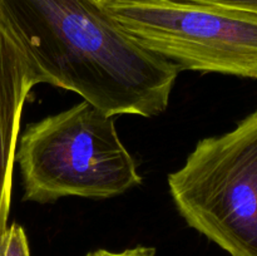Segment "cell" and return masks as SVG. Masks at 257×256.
Here are the masks:
<instances>
[{
    "instance_id": "7a4b0ae2",
    "label": "cell",
    "mask_w": 257,
    "mask_h": 256,
    "mask_svg": "<svg viewBox=\"0 0 257 256\" xmlns=\"http://www.w3.org/2000/svg\"><path fill=\"white\" fill-rule=\"evenodd\" d=\"M24 201L110 198L142 183L112 115L78 103L25 128L15 151Z\"/></svg>"
},
{
    "instance_id": "ba28073f",
    "label": "cell",
    "mask_w": 257,
    "mask_h": 256,
    "mask_svg": "<svg viewBox=\"0 0 257 256\" xmlns=\"http://www.w3.org/2000/svg\"><path fill=\"white\" fill-rule=\"evenodd\" d=\"M85 256H156V248L150 246H136L132 248H125L119 252H113L108 250H95L88 252Z\"/></svg>"
},
{
    "instance_id": "52a82bcc",
    "label": "cell",
    "mask_w": 257,
    "mask_h": 256,
    "mask_svg": "<svg viewBox=\"0 0 257 256\" xmlns=\"http://www.w3.org/2000/svg\"><path fill=\"white\" fill-rule=\"evenodd\" d=\"M181 2L201 3V4L216 5L227 9L240 10L257 15V0H181Z\"/></svg>"
},
{
    "instance_id": "5b68a950",
    "label": "cell",
    "mask_w": 257,
    "mask_h": 256,
    "mask_svg": "<svg viewBox=\"0 0 257 256\" xmlns=\"http://www.w3.org/2000/svg\"><path fill=\"white\" fill-rule=\"evenodd\" d=\"M40 83L42 75L18 35L9 0H0V235L8 227L23 107Z\"/></svg>"
},
{
    "instance_id": "277c9868",
    "label": "cell",
    "mask_w": 257,
    "mask_h": 256,
    "mask_svg": "<svg viewBox=\"0 0 257 256\" xmlns=\"http://www.w3.org/2000/svg\"><path fill=\"white\" fill-rule=\"evenodd\" d=\"M104 9L178 69L257 79V15L181 0H108Z\"/></svg>"
},
{
    "instance_id": "6da1fadb",
    "label": "cell",
    "mask_w": 257,
    "mask_h": 256,
    "mask_svg": "<svg viewBox=\"0 0 257 256\" xmlns=\"http://www.w3.org/2000/svg\"><path fill=\"white\" fill-rule=\"evenodd\" d=\"M43 83L108 115L165 112L180 69L131 35L97 0H9Z\"/></svg>"
},
{
    "instance_id": "3957f363",
    "label": "cell",
    "mask_w": 257,
    "mask_h": 256,
    "mask_svg": "<svg viewBox=\"0 0 257 256\" xmlns=\"http://www.w3.org/2000/svg\"><path fill=\"white\" fill-rule=\"evenodd\" d=\"M167 182L190 227L231 256H257V110L201 140Z\"/></svg>"
},
{
    "instance_id": "9c48e42d",
    "label": "cell",
    "mask_w": 257,
    "mask_h": 256,
    "mask_svg": "<svg viewBox=\"0 0 257 256\" xmlns=\"http://www.w3.org/2000/svg\"><path fill=\"white\" fill-rule=\"evenodd\" d=\"M98 3H104V2H108V0H97Z\"/></svg>"
},
{
    "instance_id": "8992f818",
    "label": "cell",
    "mask_w": 257,
    "mask_h": 256,
    "mask_svg": "<svg viewBox=\"0 0 257 256\" xmlns=\"http://www.w3.org/2000/svg\"><path fill=\"white\" fill-rule=\"evenodd\" d=\"M0 256H30L25 231L18 223L9 225L0 235Z\"/></svg>"
}]
</instances>
